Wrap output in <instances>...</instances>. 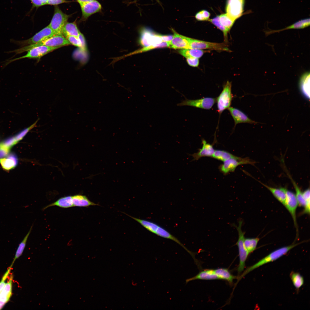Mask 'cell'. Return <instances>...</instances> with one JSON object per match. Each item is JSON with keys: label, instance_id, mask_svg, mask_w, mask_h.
<instances>
[{"label": "cell", "instance_id": "6da1fadb", "mask_svg": "<svg viewBox=\"0 0 310 310\" xmlns=\"http://www.w3.org/2000/svg\"><path fill=\"white\" fill-rule=\"evenodd\" d=\"M125 214L137 222L150 232L161 237L170 239L177 243L185 249L193 258H194V255L193 253L188 249L177 238L163 228L152 221L145 219L138 218L131 216L126 213Z\"/></svg>", "mask_w": 310, "mask_h": 310}, {"label": "cell", "instance_id": "7a4b0ae2", "mask_svg": "<svg viewBox=\"0 0 310 310\" xmlns=\"http://www.w3.org/2000/svg\"><path fill=\"white\" fill-rule=\"evenodd\" d=\"M303 242L293 243L289 245L280 248L272 252L257 263L247 268L240 276L237 277V281L235 285L243 277L250 272L264 265L277 260L286 254L291 249Z\"/></svg>", "mask_w": 310, "mask_h": 310}, {"label": "cell", "instance_id": "3957f363", "mask_svg": "<svg viewBox=\"0 0 310 310\" xmlns=\"http://www.w3.org/2000/svg\"><path fill=\"white\" fill-rule=\"evenodd\" d=\"M71 44L67 38L63 36L55 35L41 42L24 46L19 49L8 51L7 53H14L15 55L13 57L17 55L27 51L30 49L38 46H45L49 47H61Z\"/></svg>", "mask_w": 310, "mask_h": 310}, {"label": "cell", "instance_id": "277c9868", "mask_svg": "<svg viewBox=\"0 0 310 310\" xmlns=\"http://www.w3.org/2000/svg\"><path fill=\"white\" fill-rule=\"evenodd\" d=\"M243 224V220L240 219L238 221V226L234 223L232 224V226L236 228L238 234V239L236 243L238 248L239 260L237 269L238 275L243 271L245 267L246 261L249 254L244 244L245 232L243 231L242 229Z\"/></svg>", "mask_w": 310, "mask_h": 310}, {"label": "cell", "instance_id": "5b68a950", "mask_svg": "<svg viewBox=\"0 0 310 310\" xmlns=\"http://www.w3.org/2000/svg\"><path fill=\"white\" fill-rule=\"evenodd\" d=\"M55 35L53 31L48 25L29 39L22 40H17L12 39L10 40V42L22 47L41 42Z\"/></svg>", "mask_w": 310, "mask_h": 310}, {"label": "cell", "instance_id": "8992f818", "mask_svg": "<svg viewBox=\"0 0 310 310\" xmlns=\"http://www.w3.org/2000/svg\"><path fill=\"white\" fill-rule=\"evenodd\" d=\"M231 88V82L227 81L221 93L216 98L217 111L220 115L230 107L233 98Z\"/></svg>", "mask_w": 310, "mask_h": 310}, {"label": "cell", "instance_id": "52a82bcc", "mask_svg": "<svg viewBox=\"0 0 310 310\" xmlns=\"http://www.w3.org/2000/svg\"><path fill=\"white\" fill-rule=\"evenodd\" d=\"M60 47H49L45 46H38L33 48L28 51L25 55L13 59H8L3 62L2 67L4 68L10 63L17 60L24 58H39L47 54Z\"/></svg>", "mask_w": 310, "mask_h": 310}, {"label": "cell", "instance_id": "ba28073f", "mask_svg": "<svg viewBox=\"0 0 310 310\" xmlns=\"http://www.w3.org/2000/svg\"><path fill=\"white\" fill-rule=\"evenodd\" d=\"M70 16L63 12L58 6H55L53 16L49 26L55 35L63 36V28Z\"/></svg>", "mask_w": 310, "mask_h": 310}, {"label": "cell", "instance_id": "9c48e42d", "mask_svg": "<svg viewBox=\"0 0 310 310\" xmlns=\"http://www.w3.org/2000/svg\"><path fill=\"white\" fill-rule=\"evenodd\" d=\"M255 162L248 158H242L237 157L229 159L223 162L219 167V169L223 174L226 175L234 172L239 166L245 164L253 165Z\"/></svg>", "mask_w": 310, "mask_h": 310}, {"label": "cell", "instance_id": "30bf717a", "mask_svg": "<svg viewBox=\"0 0 310 310\" xmlns=\"http://www.w3.org/2000/svg\"><path fill=\"white\" fill-rule=\"evenodd\" d=\"M190 49L200 50L209 49L218 51H229L225 43H217L204 41L190 38Z\"/></svg>", "mask_w": 310, "mask_h": 310}, {"label": "cell", "instance_id": "8fae6325", "mask_svg": "<svg viewBox=\"0 0 310 310\" xmlns=\"http://www.w3.org/2000/svg\"><path fill=\"white\" fill-rule=\"evenodd\" d=\"M245 0H227L226 13L235 21L243 14Z\"/></svg>", "mask_w": 310, "mask_h": 310}, {"label": "cell", "instance_id": "7c38bea8", "mask_svg": "<svg viewBox=\"0 0 310 310\" xmlns=\"http://www.w3.org/2000/svg\"><path fill=\"white\" fill-rule=\"evenodd\" d=\"M140 34V43L144 47L157 44L163 42L159 34L155 33L149 28H142Z\"/></svg>", "mask_w": 310, "mask_h": 310}, {"label": "cell", "instance_id": "4fadbf2b", "mask_svg": "<svg viewBox=\"0 0 310 310\" xmlns=\"http://www.w3.org/2000/svg\"><path fill=\"white\" fill-rule=\"evenodd\" d=\"M216 102V98L205 97L195 100L186 99L177 105L188 106L204 109H210Z\"/></svg>", "mask_w": 310, "mask_h": 310}, {"label": "cell", "instance_id": "5bb4252c", "mask_svg": "<svg viewBox=\"0 0 310 310\" xmlns=\"http://www.w3.org/2000/svg\"><path fill=\"white\" fill-rule=\"evenodd\" d=\"M286 197L284 206L290 214L293 219L294 226L296 228L297 237L298 229L297 220L296 212L298 205L295 195L292 192L285 188Z\"/></svg>", "mask_w": 310, "mask_h": 310}, {"label": "cell", "instance_id": "9a60e30c", "mask_svg": "<svg viewBox=\"0 0 310 310\" xmlns=\"http://www.w3.org/2000/svg\"><path fill=\"white\" fill-rule=\"evenodd\" d=\"M82 12V21L86 20L91 15L100 11L102 9L101 4L96 0H94L81 6Z\"/></svg>", "mask_w": 310, "mask_h": 310}, {"label": "cell", "instance_id": "2e32d148", "mask_svg": "<svg viewBox=\"0 0 310 310\" xmlns=\"http://www.w3.org/2000/svg\"><path fill=\"white\" fill-rule=\"evenodd\" d=\"M172 30L174 33L173 37L170 42L169 47L175 49H190V38L178 34L173 29Z\"/></svg>", "mask_w": 310, "mask_h": 310}, {"label": "cell", "instance_id": "e0dca14e", "mask_svg": "<svg viewBox=\"0 0 310 310\" xmlns=\"http://www.w3.org/2000/svg\"><path fill=\"white\" fill-rule=\"evenodd\" d=\"M234 122V127L238 124L247 123L256 124L257 123L250 119L245 114L239 109L232 107L228 109Z\"/></svg>", "mask_w": 310, "mask_h": 310}, {"label": "cell", "instance_id": "ac0fdd59", "mask_svg": "<svg viewBox=\"0 0 310 310\" xmlns=\"http://www.w3.org/2000/svg\"><path fill=\"white\" fill-rule=\"evenodd\" d=\"M202 147L199 149L197 152L190 154L193 157L192 161L197 160L201 158L204 157H211L215 150L213 145L207 142L204 139L202 140Z\"/></svg>", "mask_w": 310, "mask_h": 310}, {"label": "cell", "instance_id": "d6986e66", "mask_svg": "<svg viewBox=\"0 0 310 310\" xmlns=\"http://www.w3.org/2000/svg\"><path fill=\"white\" fill-rule=\"evenodd\" d=\"M13 278L12 275H11L9 281L0 292V309L9 301L11 295Z\"/></svg>", "mask_w": 310, "mask_h": 310}, {"label": "cell", "instance_id": "ffe728a7", "mask_svg": "<svg viewBox=\"0 0 310 310\" xmlns=\"http://www.w3.org/2000/svg\"><path fill=\"white\" fill-rule=\"evenodd\" d=\"M18 159L13 153L9 154L7 157L0 159V163L2 168L9 170L16 167L18 164Z\"/></svg>", "mask_w": 310, "mask_h": 310}, {"label": "cell", "instance_id": "44dd1931", "mask_svg": "<svg viewBox=\"0 0 310 310\" xmlns=\"http://www.w3.org/2000/svg\"><path fill=\"white\" fill-rule=\"evenodd\" d=\"M301 91L307 98H310V73L306 72L301 76L299 82Z\"/></svg>", "mask_w": 310, "mask_h": 310}, {"label": "cell", "instance_id": "7402d4cb", "mask_svg": "<svg viewBox=\"0 0 310 310\" xmlns=\"http://www.w3.org/2000/svg\"><path fill=\"white\" fill-rule=\"evenodd\" d=\"M218 279H219L218 278L214 270L206 269L201 271L195 276L187 279L186 282L187 283L190 281L196 280H210Z\"/></svg>", "mask_w": 310, "mask_h": 310}, {"label": "cell", "instance_id": "603a6c76", "mask_svg": "<svg viewBox=\"0 0 310 310\" xmlns=\"http://www.w3.org/2000/svg\"><path fill=\"white\" fill-rule=\"evenodd\" d=\"M310 25V19L307 18L299 20L292 24L282 29L278 30H264V32L266 36L272 34L290 29H301L308 27Z\"/></svg>", "mask_w": 310, "mask_h": 310}, {"label": "cell", "instance_id": "cb8c5ba5", "mask_svg": "<svg viewBox=\"0 0 310 310\" xmlns=\"http://www.w3.org/2000/svg\"><path fill=\"white\" fill-rule=\"evenodd\" d=\"M257 181L267 188L273 196L284 206L286 197L285 188L280 187L277 188L273 187L266 185L260 181Z\"/></svg>", "mask_w": 310, "mask_h": 310}, {"label": "cell", "instance_id": "d4e9b609", "mask_svg": "<svg viewBox=\"0 0 310 310\" xmlns=\"http://www.w3.org/2000/svg\"><path fill=\"white\" fill-rule=\"evenodd\" d=\"M73 207H87L90 206H99L90 201L86 196L77 195L72 196Z\"/></svg>", "mask_w": 310, "mask_h": 310}, {"label": "cell", "instance_id": "484cf974", "mask_svg": "<svg viewBox=\"0 0 310 310\" xmlns=\"http://www.w3.org/2000/svg\"><path fill=\"white\" fill-rule=\"evenodd\" d=\"M55 206L63 208L73 207L72 196H68L61 197L55 202L46 206L42 210H44L49 207Z\"/></svg>", "mask_w": 310, "mask_h": 310}, {"label": "cell", "instance_id": "4316f807", "mask_svg": "<svg viewBox=\"0 0 310 310\" xmlns=\"http://www.w3.org/2000/svg\"><path fill=\"white\" fill-rule=\"evenodd\" d=\"M80 33L75 22H67L62 31L63 35L65 38L69 36L78 37Z\"/></svg>", "mask_w": 310, "mask_h": 310}, {"label": "cell", "instance_id": "83f0119b", "mask_svg": "<svg viewBox=\"0 0 310 310\" xmlns=\"http://www.w3.org/2000/svg\"><path fill=\"white\" fill-rule=\"evenodd\" d=\"M214 270L219 279L225 280L230 283H232L234 279L237 278V277L232 275L227 269L219 268Z\"/></svg>", "mask_w": 310, "mask_h": 310}, {"label": "cell", "instance_id": "f1b7e54d", "mask_svg": "<svg viewBox=\"0 0 310 310\" xmlns=\"http://www.w3.org/2000/svg\"><path fill=\"white\" fill-rule=\"evenodd\" d=\"M179 52L186 58L193 57L199 59L203 56L205 51L202 50L189 49H182Z\"/></svg>", "mask_w": 310, "mask_h": 310}, {"label": "cell", "instance_id": "f546056e", "mask_svg": "<svg viewBox=\"0 0 310 310\" xmlns=\"http://www.w3.org/2000/svg\"><path fill=\"white\" fill-rule=\"evenodd\" d=\"M237 157L226 151L215 150L211 157L218 160L224 162L229 159L235 158Z\"/></svg>", "mask_w": 310, "mask_h": 310}, {"label": "cell", "instance_id": "4dcf8cb0", "mask_svg": "<svg viewBox=\"0 0 310 310\" xmlns=\"http://www.w3.org/2000/svg\"><path fill=\"white\" fill-rule=\"evenodd\" d=\"M220 24L229 32L234 24L235 21L230 18L226 13L218 15Z\"/></svg>", "mask_w": 310, "mask_h": 310}, {"label": "cell", "instance_id": "1f68e13d", "mask_svg": "<svg viewBox=\"0 0 310 310\" xmlns=\"http://www.w3.org/2000/svg\"><path fill=\"white\" fill-rule=\"evenodd\" d=\"M287 175L290 179L294 188L296 193L295 195L298 202V205L304 207L305 206L306 202L303 197L302 192L301 191L298 185L291 177L290 175L288 173H287Z\"/></svg>", "mask_w": 310, "mask_h": 310}, {"label": "cell", "instance_id": "d6a6232c", "mask_svg": "<svg viewBox=\"0 0 310 310\" xmlns=\"http://www.w3.org/2000/svg\"><path fill=\"white\" fill-rule=\"evenodd\" d=\"M259 239L258 237L254 238H245L244 241V246L249 254L256 249Z\"/></svg>", "mask_w": 310, "mask_h": 310}, {"label": "cell", "instance_id": "836d02e7", "mask_svg": "<svg viewBox=\"0 0 310 310\" xmlns=\"http://www.w3.org/2000/svg\"><path fill=\"white\" fill-rule=\"evenodd\" d=\"M33 225L31 227L30 230L27 233L26 236L24 237L23 239L19 244L16 251L15 256L10 266L12 267L15 261L17 258H19L22 254L24 250L26 247V242L28 238L30 235L33 227Z\"/></svg>", "mask_w": 310, "mask_h": 310}, {"label": "cell", "instance_id": "e575fe53", "mask_svg": "<svg viewBox=\"0 0 310 310\" xmlns=\"http://www.w3.org/2000/svg\"><path fill=\"white\" fill-rule=\"evenodd\" d=\"M290 276L293 285L298 291L304 284V280L303 277L299 273L293 271L291 272Z\"/></svg>", "mask_w": 310, "mask_h": 310}, {"label": "cell", "instance_id": "d590c367", "mask_svg": "<svg viewBox=\"0 0 310 310\" xmlns=\"http://www.w3.org/2000/svg\"><path fill=\"white\" fill-rule=\"evenodd\" d=\"M170 42H166L163 41L161 43L157 44L144 47L143 48L140 50L137 51H136L131 53L127 54V55L125 56L124 57L133 54H136L137 53L145 52L155 48L168 47L169 46Z\"/></svg>", "mask_w": 310, "mask_h": 310}, {"label": "cell", "instance_id": "8d00e7d4", "mask_svg": "<svg viewBox=\"0 0 310 310\" xmlns=\"http://www.w3.org/2000/svg\"><path fill=\"white\" fill-rule=\"evenodd\" d=\"M39 120V119H38L31 125L20 131L15 136H14L17 143H18L19 142L22 140L24 137L30 130L36 126V125Z\"/></svg>", "mask_w": 310, "mask_h": 310}, {"label": "cell", "instance_id": "74e56055", "mask_svg": "<svg viewBox=\"0 0 310 310\" xmlns=\"http://www.w3.org/2000/svg\"><path fill=\"white\" fill-rule=\"evenodd\" d=\"M209 21L223 32L225 40L226 41V42H227L228 33L229 31L220 24L218 16L210 19Z\"/></svg>", "mask_w": 310, "mask_h": 310}, {"label": "cell", "instance_id": "f35d334b", "mask_svg": "<svg viewBox=\"0 0 310 310\" xmlns=\"http://www.w3.org/2000/svg\"><path fill=\"white\" fill-rule=\"evenodd\" d=\"M210 16V13L208 11L205 10L200 11L195 15V18L199 21H204L209 20Z\"/></svg>", "mask_w": 310, "mask_h": 310}, {"label": "cell", "instance_id": "ab89813d", "mask_svg": "<svg viewBox=\"0 0 310 310\" xmlns=\"http://www.w3.org/2000/svg\"><path fill=\"white\" fill-rule=\"evenodd\" d=\"M14 136L8 138L0 143V146L10 150L11 148L17 144Z\"/></svg>", "mask_w": 310, "mask_h": 310}, {"label": "cell", "instance_id": "60d3db41", "mask_svg": "<svg viewBox=\"0 0 310 310\" xmlns=\"http://www.w3.org/2000/svg\"><path fill=\"white\" fill-rule=\"evenodd\" d=\"M66 38L71 44L80 48L82 47V42L79 37H77L73 36H67Z\"/></svg>", "mask_w": 310, "mask_h": 310}, {"label": "cell", "instance_id": "b9f144b4", "mask_svg": "<svg viewBox=\"0 0 310 310\" xmlns=\"http://www.w3.org/2000/svg\"><path fill=\"white\" fill-rule=\"evenodd\" d=\"M11 269V268L10 267L2 277L0 282V292L3 289L6 284L5 281L8 277Z\"/></svg>", "mask_w": 310, "mask_h": 310}, {"label": "cell", "instance_id": "7bdbcfd3", "mask_svg": "<svg viewBox=\"0 0 310 310\" xmlns=\"http://www.w3.org/2000/svg\"><path fill=\"white\" fill-rule=\"evenodd\" d=\"M186 59L187 63L190 66L197 67L199 65V61L198 59L193 57H189Z\"/></svg>", "mask_w": 310, "mask_h": 310}, {"label": "cell", "instance_id": "ee69618b", "mask_svg": "<svg viewBox=\"0 0 310 310\" xmlns=\"http://www.w3.org/2000/svg\"><path fill=\"white\" fill-rule=\"evenodd\" d=\"M32 7H38L47 5L48 0H30Z\"/></svg>", "mask_w": 310, "mask_h": 310}, {"label": "cell", "instance_id": "f6af8a7d", "mask_svg": "<svg viewBox=\"0 0 310 310\" xmlns=\"http://www.w3.org/2000/svg\"><path fill=\"white\" fill-rule=\"evenodd\" d=\"M71 2V1L66 0H48L47 5H56L63 3Z\"/></svg>", "mask_w": 310, "mask_h": 310}, {"label": "cell", "instance_id": "bcb514c9", "mask_svg": "<svg viewBox=\"0 0 310 310\" xmlns=\"http://www.w3.org/2000/svg\"><path fill=\"white\" fill-rule=\"evenodd\" d=\"M10 150V149L0 146V159L7 156Z\"/></svg>", "mask_w": 310, "mask_h": 310}, {"label": "cell", "instance_id": "7dc6e473", "mask_svg": "<svg viewBox=\"0 0 310 310\" xmlns=\"http://www.w3.org/2000/svg\"><path fill=\"white\" fill-rule=\"evenodd\" d=\"M78 37L80 39L82 43V46L81 49L82 51L85 52L86 51L87 48L84 37L83 35L81 33L80 34Z\"/></svg>", "mask_w": 310, "mask_h": 310}, {"label": "cell", "instance_id": "c3c4849f", "mask_svg": "<svg viewBox=\"0 0 310 310\" xmlns=\"http://www.w3.org/2000/svg\"><path fill=\"white\" fill-rule=\"evenodd\" d=\"M309 188L302 192L303 197L306 202L310 201V192Z\"/></svg>", "mask_w": 310, "mask_h": 310}, {"label": "cell", "instance_id": "681fc988", "mask_svg": "<svg viewBox=\"0 0 310 310\" xmlns=\"http://www.w3.org/2000/svg\"><path fill=\"white\" fill-rule=\"evenodd\" d=\"M160 37L163 41L170 42L173 38V35H160Z\"/></svg>", "mask_w": 310, "mask_h": 310}, {"label": "cell", "instance_id": "f907efd6", "mask_svg": "<svg viewBox=\"0 0 310 310\" xmlns=\"http://www.w3.org/2000/svg\"><path fill=\"white\" fill-rule=\"evenodd\" d=\"M80 6L94 0H77Z\"/></svg>", "mask_w": 310, "mask_h": 310}, {"label": "cell", "instance_id": "816d5d0a", "mask_svg": "<svg viewBox=\"0 0 310 310\" xmlns=\"http://www.w3.org/2000/svg\"><path fill=\"white\" fill-rule=\"evenodd\" d=\"M156 0V1H157L158 3H160V2H159L158 0Z\"/></svg>", "mask_w": 310, "mask_h": 310}]
</instances>
